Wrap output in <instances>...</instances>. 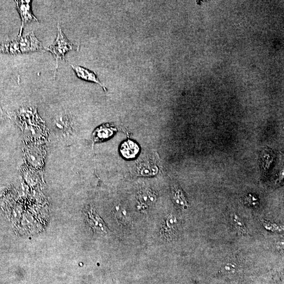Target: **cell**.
Instances as JSON below:
<instances>
[{"label": "cell", "mask_w": 284, "mask_h": 284, "mask_svg": "<svg viewBox=\"0 0 284 284\" xmlns=\"http://www.w3.org/2000/svg\"><path fill=\"white\" fill-rule=\"evenodd\" d=\"M76 47L69 42L64 33H63L60 24L58 25V34L54 43L51 46H48L46 50L51 52L56 61V68L58 66V61L59 60L65 61L66 54L75 49Z\"/></svg>", "instance_id": "obj_2"}, {"label": "cell", "mask_w": 284, "mask_h": 284, "mask_svg": "<svg viewBox=\"0 0 284 284\" xmlns=\"http://www.w3.org/2000/svg\"><path fill=\"white\" fill-rule=\"evenodd\" d=\"M178 220L176 218L169 215L164 220L162 226L161 234L167 239H172L175 234Z\"/></svg>", "instance_id": "obj_6"}, {"label": "cell", "mask_w": 284, "mask_h": 284, "mask_svg": "<svg viewBox=\"0 0 284 284\" xmlns=\"http://www.w3.org/2000/svg\"><path fill=\"white\" fill-rule=\"evenodd\" d=\"M140 151V147L135 142L131 140H128L121 145L120 147V152L126 160L135 159Z\"/></svg>", "instance_id": "obj_8"}, {"label": "cell", "mask_w": 284, "mask_h": 284, "mask_svg": "<svg viewBox=\"0 0 284 284\" xmlns=\"http://www.w3.org/2000/svg\"><path fill=\"white\" fill-rule=\"evenodd\" d=\"M116 132V129L113 125L105 124L100 126L94 133L96 141H102L111 137Z\"/></svg>", "instance_id": "obj_9"}, {"label": "cell", "mask_w": 284, "mask_h": 284, "mask_svg": "<svg viewBox=\"0 0 284 284\" xmlns=\"http://www.w3.org/2000/svg\"><path fill=\"white\" fill-rule=\"evenodd\" d=\"M73 70L75 72L76 74L80 79L90 82H93L94 83L99 84L102 87L105 91H106V88L104 84H103L99 80L96 74L89 69L85 68L80 66H75L71 65Z\"/></svg>", "instance_id": "obj_7"}, {"label": "cell", "mask_w": 284, "mask_h": 284, "mask_svg": "<svg viewBox=\"0 0 284 284\" xmlns=\"http://www.w3.org/2000/svg\"><path fill=\"white\" fill-rule=\"evenodd\" d=\"M138 207L141 209H146L154 204L157 200L155 193L148 188L141 189L137 194Z\"/></svg>", "instance_id": "obj_5"}, {"label": "cell", "mask_w": 284, "mask_h": 284, "mask_svg": "<svg viewBox=\"0 0 284 284\" xmlns=\"http://www.w3.org/2000/svg\"><path fill=\"white\" fill-rule=\"evenodd\" d=\"M56 127L62 131H67L71 129V122L67 115H61L54 121Z\"/></svg>", "instance_id": "obj_10"}, {"label": "cell", "mask_w": 284, "mask_h": 284, "mask_svg": "<svg viewBox=\"0 0 284 284\" xmlns=\"http://www.w3.org/2000/svg\"><path fill=\"white\" fill-rule=\"evenodd\" d=\"M173 200L176 204H178L183 208H186L187 207V201L184 194L179 188H175L174 192Z\"/></svg>", "instance_id": "obj_12"}, {"label": "cell", "mask_w": 284, "mask_h": 284, "mask_svg": "<svg viewBox=\"0 0 284 284\" xmlns=\"http://www.w3.org/2000/svg\"><path fill=\"white\" fill-rule=\"evenodd\" d=\"M43 48L42 44L37 39L33 32L24 36H18L14 41L0 44V52L12 54L39 51Z\"/></svg>", "instance_id": "obj_1"}, {"label": "cell", "mask_w": 284, "mask_h": 284, "mask_svg": "<svg viewBox=\"0 0 284 284\" xmlns=\"http://www.w3.org/2000/svg\"><path fill=\"white\" fill-rule=\"evenodd\" d=\"M232 223L235 227L236 231L241 234L245 235L247 233V229L244 223L243 220L239 217L237 215H234L232 218Z\"/></svg>", "instance_id": "obj_11"}, {"label": "cell", "mask_w": 284, "mask_h": 284, "mask_svg": "<svg viewBox=\"0 0 284 284\" xmlns=\"http://www.w3.org/2000/svg\"><path fill=\"white\" fill-rule=\"evenodd\" d=\"M86 219L92 230L100 234L105 235L108 232V229L104 221L92 207L86 208L85 211Z\"/></svg>", "instance_id": "obj_3"}, {"label": "cell", "mask_w": 284, "mask_h": 284, "mask_svg": "<svg viewBox=\"0 0 284 284\" xmlns=\"http://www.w3.org/2000/svg\"><path fill=\"white\" fill-rule=\"evenodd\" d=\"M17 9L21 17L22 25L18 36H21L22 31L27 23L31 22H38L37 18L33 15L31 9L32 1H16Z\"/></svg>", "instance_id": "obj_4"}, {"label": "cell", "mask_w": 284, "mask_h": 284, "mask_svg": "<svg viewBox=\"0 0 284 284\" xmlns=\"http://www.w3.org/2000/svg\"><path fill=\"white\" fill-rule=\"evenodd\" d=\"M236 264L233 263H227L222 268V272L226 275L235 274L237 271Z\"/></svg>", "instance_id": "obj_13"}]
</instances>
